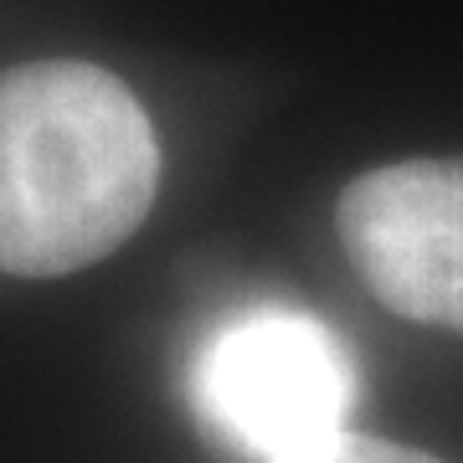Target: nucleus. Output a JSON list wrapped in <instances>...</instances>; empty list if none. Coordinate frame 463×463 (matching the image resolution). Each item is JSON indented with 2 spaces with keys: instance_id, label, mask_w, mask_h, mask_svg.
Here are the masks:
<instances>
[{
  "instance_id": "obj_4",
  "label": "nucleus",
  "mask_w": 463,
  "mask_h": 463,
  "mask_svg": "<svg viewBox=\"0 0 463 463\" xmlns=\"http://www.w3.org/2000/svg\"><path fill=\"white\" fill-rule=\"evenodd\" d=\"M298 463H443V458H432V453L407 448V443H386V438L345 432L340 443L319 448V453H309V458H298Z\"/></svg>"
},
{
  "instance_id": "obj_3",
  "label": "nucleus",
  "mask_w": 463,
  "mask_h": 463,
  "mask_svg": "<svg viewBox=\"0 0 463 463\" xmlns=\"http://www.w3.org/2000/svg\"><path fill=\"white\" fill-rule=\"evenodd\" d=\"M340 242L392 315L463 335V155L402 160L350 181Z\"/></svg>"
},
{
  "instance_id": "obj_2",
  "label": "nucleus",
  "mask_w": 463,
  "mask_h": 463,
  "mask_svg": "<svg viewBox=\"0 0 463 463\" xmlns=\"http://www.w3.org/2000/svg\"><path fill=\"white\" fill-rule=\"evenodd\" d=\"M201 432L248 463H298L350 432L361 371L345 335L298 304H248L216 319L185 365Z\"/></svg>"
},
{
  "instance_id": "obj_1",
  "label": "nucleus",
  "mask_w": 463,
  "mask_h": 463,
  "mask_svg": "<svg viewBox=\"0 0 463 463\" xmlns=\"http://www.w3.org/2000/svg\"><path fill=\"white\" fill-rule=\"evenodd\" d=\"M160 185L149 114L109 67L0 72V273L62 279L129 242Z\"/></svg>"
}]
</instances>
